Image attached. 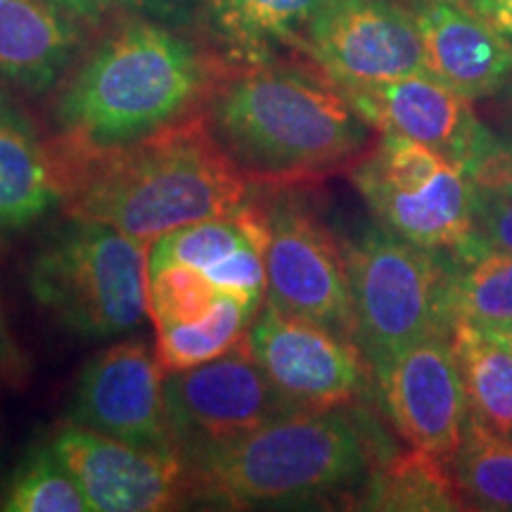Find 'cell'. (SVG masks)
<instances>
[{
  "label": "cell",
  "instance_id": "3",
  "mask_svg": "<svg viewBox=\"0 0 512 512\" xmlns=\"http://www.w3.org/2000/svg\"><path fill=\"white\" fill-rule=\"evenodd\" d=\"M204 81L202 57L185 38L152 22L112 31L57 102V147L107 152L136 145L190 117Z\"/></svg>",
  "mask_w": 512,
  "mask_h": 512
},
{
  "label": "cell",
  "instance_id": "15",
  "mask_svg": "<svg viewBox=\"0 0 512 512\" xmlns=\"http://www.w3.org/2000/svg\"><path fill=\"white\" fill-rule=\"evenodd\" d=\"M337 88L373 131L430 145L463 166L467 174L496 140L477 119L470 100L430 72Z\"/></svg>",
  "mask_w": 512,
  "mask_h": 512
},
{
  "label": "cell",
  "instance_id": "25",
  "mask_svg": "<svg viewBox=\"0 0 512 512\" xmlns=\"http://www.w3.org/2000/svg\"><path fill=\"white\" fill-rule=\"evenodd\" d=\"M456 259V256H453ZM453 323L501 328L512 323V254L486 252L456 259L451 283Z\"/></svg>",
  "mask_w": 512,
  "mask_h": 512
},
{
  "label": "cell",
  "instance_id": "4",
  "mask_svg": "<svg viewBox=\"0 0 512 512\" xmlns=\"http://www.w3.org/2000/svg\"><path fill=\"white\" fill-rule=\"evenodd\" d=\"M192 489L228 508L299 503L354 482L366 472L368 448L337 411L275 418L259 430L185 458Z\"/></svg>",
  "mask_w": 512,
  "mask_h": 512
},
{
  "label": "cell",
  "instance_id": "5",
  "mask_svg": "<svg viewBox=\"0 0 512 512\" xmlns=\"http://www.w3.org/2000/svg\"><path fill=\"white\" fill-rule=\"evenodd\" d=\"M150 247L110 223L69 216L31 256V297L83 339H119L150 318Z\"/></svg>",
  "mask_w": 512,
  "mask_h": 512
},
{
  "label": "cell",
  "instance_id": "26",
  "mask_svg": "<svg viewBox=\"0 0 512 512\" xmlns=\"http://www.w3.org/2000/svg\"><path fill=\"white\" fill-rule=\"evenodd\" d=\"M0 510L8 512H93L72 472L60 463L53 446H34L12 472Z\"/></svg>",
  "mask_w": 512,
  "mask_h": 512
},
{
  "label": "cell",
  "instance_id": "19",
  "mask_svg": "<svg viewBox=\"0 0 512 512\" xmlns=\"http://www.w3.org/2000/svg\"><path fill=\"white\" fill-rule=\"evenodd\" d=\"M451 349L463 377L467 403L479 420L512 432V354L482 328L456 320Z\"/></svg>",
  "mask_w": 512,
  "mask_h": 512
},
{
  "label": "cell",
  "instance_id": "24",
  "mask_svg": "<svg viewBox=\"0 0 512 512\" xmlns=\"http://www.w3.org/2000/svg\"><path fill=\"white\" fill-rule=\"evenodd\" d=\"M259 309L235 297H226L202 320L174 325L157 332L155 351L164 373H178L214 361L247 337Z\"/></svg>",
  "mask_w": 512,
  "mask_h": 512
},
{
  "label": "cell",
  "instance_id": "29",
  "mask_svg": "<svg viewBox=\"0 0 512 512\" xmlns=\"http://www.w3.org/2000/svg\"><path fill=\"white\" fill-rule=\"evenodd\" d=\"M50 3L60 5L62 10H67L69 15L79 17H95L102 12L124 8V5H138V3H152V0H50Z\"/></svg>",
  "mask_w": 512,
  "mask_h": 512
},
{
  "label": "cell",
  "instance_id": "30",
  "mask_svg": "<svg viewBox=\"0 0 512 512\" xmlns=\"http://www.w3.org/2000/svg\"><path fill=\"white\" fill-rule=\"evenodd\" d=\"M470 3L512 41V0H470Z\"/></svg>",
  "mask_w": 512,
  "mask_h": 512
},
{
  "label": "cell",
  "instance_id": "9",
  "mask_svg": "<svg viewBox=\"0 0 512 512\" xmlns=\"http://www.w3.org/2000/svg\"><path fill=\"white\" fill-rule=\"evenodd\" d=\"M164 399L176 448L185 456L297 413L268 382L247 337L214 361L166 373Z\"/></svg>",
  "mask_w": 512,
  "mask_h": 512
},
{
  "label": "cell",
  "instance_id": "2",
  "mask_svg": "<svg viewBox=\"0 0 512 512\" xmlns=\"http://www.w3.org/2000/svg\"><path fill=\"white\" fill-rule=\"evenodd\" d=\"M214 136L249 181L294 183L351 166L368 147L370 126L325 74L254 67L211 100Z\"/></svg>",
  "mask_w": 512,
  "mask_h": 512
},
{
  "label": "cell",
  "instance_id": "14",
  "mask_svg": "<svg viewBox=\"0 0 512 512\" xmlns=\"http://www.w3.org/2000/svg\"><path fill=\"white\" fill-rule=\"evenodd\" d=\"M396 432L415 451L453 465L470 403L451 337H427L373 366Z\"/></svg>",
  "mask_w": 512,
  "mask_h": 512
},
{
  "label": "cell",
  "instance_id": "1",
  "mask_svg": "<svg viewBox=\"0 0 512 512\" xmlns=\"http://www.w3.org/2000/svg\"><path fill=\"white\" fill-rule=\"evenodd\" d=\"M53 155L69 216L110 223L147 247L188 223L235 214L252 195L202 112L119 150L55 145Z\"/></svg>",
  "mask_w": 512,
  "mask_h": 512
},
{
  "label": "cell",
  "instance_id": "21",
  "mask_svg": "<svg viewBox=\"0 0 512 512\" xmlns=\"http://www.w3.org/2000/svg\"><path fill=\"white\" fill-rule=\"evenodd\" d=\"M323 0H211L219 36L235 55L261 60L275 43L306 27Z\"/></svg>",
  "mask_w": 512,
  "mask_h": 512
},
{
  "label": "cell",
  "instance_id": "20",
  "mask_svg": "<svg viewBox=\"0 0 512 512\" xmlns=\"http://www.w3.org/2000/svg\"><path fill=\"white\" fill-rule=\"evenodd\" d=\"M453 477L467 508L512 512V432H498L467 413Z\"/></svg>",
  "mask_w": 512,
  "mask_h": 512
},
{
  "label": "cell",
  "instance_id": "11",
  "mask_svg": "<svg viewBox=\"0 0 512 512\" xmlns=\"http://www.w3.org/2000/svg\"><path fill=\"white\" fill-rule=\"evenodd\" d=\"M304 43L337 86L427 72L413 10L394 0H323L306 22Z\"/></svg>",
  "mask_w": 512,
  "mask_h": 512
},
{
  "label": "cell",
  "instance_id": "18",
  "mask_svg": "<svg viewBox=\"0 0 512 512\" xmlns=\"http://www.w3.org/2000/svg\"><path fill=\"white\" fill-rule=\"evenodd\" d=\"M62 204L53 147H46L34 121L0 91V230H24Z\"/></svg>",
  "mask_w": 512,
  "mask_h": 512
},
{
  "label": "cell",
  "instance_id": "7",
  "mask_svg": "<svg viewBox=\"0 0 512 512\" xmlns=\"http://www.w3.org/2000/svg\"><path fill=\"white\" fill-rule=\"evenodd\" d=\"M380 228L411 245L458 254L472 238L475 188L463 166L418 140L380 133L349 169Z\"/></svg>",
  "mask_w": 512,
  "mask_h": 512
},
{
  "label": "cell",
  "instance_id": "28",
  "mask_svg": "<svg viewBox=\"0 0 512 512\" xmlns=\"http://www.w3.org/2000/svg\"><path fill=\"white\" fill-rule=\"evenodd\" d=\"M24 375H27V363L19 354L8 323H5L3 309H0V392L15 387V384L24 380Z\"/></svg>",
  "mask_w": 512,
  "mask_h": 512
},
{
  "label": "cell",
  "instance_id": "17",
  "mask_svg": "<svg viewBox=\"0 0 512 512\" xmlns=\"http://www.w3.org/2000/svg\"><path fill=\"white\" fill-rule=\"evenodd\" d=\"M79 46V29L50 0H0V79L46 93Z\"/></svg>",
  "mask_w": 512,
  "mask_h": 512
},
{
  "label": "cell",
  "instance_id": "16",
  "mask_svg": "<svg viewBox=\"0 0 512 512\" xmlns=\"http://www.w3.org/2000/svg\"><path fill=\"white\" fill-rule=\"evenodd\" d=\"M427 72L467 100L512 86V41L470 0H413Z\"/></svg>",
  "mask_w": 512,
  "mask_h": 512
},
{
  "label": "cell",
  "instance_id": "32",
  "mask_svg": "<svg viewBox=\"0 0 512 512\" xmlns=\"http://www.w3.org/2000/svg\"><path fill=\"white\" fill-rule=\"evenodd\" d=\"M0 498H3V491H0Z\"/></svg>",
  "mask_w": 512,
  "mask_h": 512
},
{
  "label": "cell",
  "instance_id": "6",
  "mask_svg": "<svg viewBox=\"0 0 512 512\" xmlns=\"http://www.w3.org/2000/svg\"><path fill=\"white\" fill-rule=\"evenodd\" d=\"M356 344L370 366L427 337H451V283L456 259L396 238L384 228L344 247Z\"/></svg>",
  "mask_w": 512,
  "mask_h": 512
},
{
  "label": "cell",
  "instance_id": "27",
  "mask_svg": "<svg viewBox=\"0 0 512 512\" xmlns=\"http://www.w3.org/2000/svg\"><path fill=\"white\" fill-rule=\"evenodd\" d=\"M147 294H150V318L155 330L202 320L216 309L221 299L230 297L197 268L176 261L150 259V254H147Z\"/></svg>",
  "mask_w": 512,
  "mask_h": 512
},
{
  "label": "cell",
  "instance_id": "22",
  "mask_svg": "<svg viewBox=\"0 0 512 512\" xmlns=\"http://www.w3.org/2000/svg\"><path fill=\"white\" fill-rule=\"evenodd\" d=\"M363 508L373 510H463L465 501L453 465L411 448L387 463L368 484Z\"/></svg>",
  "mask_w": 512,
  "mask_h": 512
},
{
  "label": "cell",
  "instance_id": "12",
  "mask_svg": "<svg viewBox=\"0 0 512 512\" xmlns=\"http://www.w3.org/2000/svg\"><path fill=\"white\" fill-rule=\"evenodd\" d=\"M164 375L155 347L143 339H119L81 368L67 422L128 444L176 448L166 418Z\"/></svg>",
  "mask_w": 512,
  "mask_h": 512
},
{
  "label": "cell",
  "instance_id": "8",
  "mask_svg": "<svg viewBox=\"0 0 512 512\" xmlns=\"http://www.w3.org/2000/svg\"><path fill=\"white\" fill-rule=\"evenodd\" d=\"M247 344L292 411H337L366 394L370 361L354 339L309 318L261 304Z\"/></svg>",
  "mask_w": 512,
  "mask_h": 512
},
{
  "label": "cell",
  "instance_id": "23",
  "mask_svg": "<svg viewBox=\"0 0 512 512\" xmlns=\"http://www.w3.org/2000/svg\"><path fill=\"white\" fill-rule=\"evenodd\" d=\"M467 176L475 188L472 238L453 256L512 254V143L496 138Z\"/></svg>",
  "mask_w": 512,
  "mask_h": 512
},
{
  "label": "cell",
  "instance_id": "13",
  "mask_svg": "<svg viewBox=\"0 0 512 512\" xmlns=\"http://www.w3.org/2000/svg\"><path fill=\"white\" fill-rule=\"evenodd\" d=\"M50 446L93 512H162L192 491L188 463L176 448L128 444L69 422Z\"/></svg>",
  "mask_w": 512,
  "mask_h": 512
},
{
  "label": "cell",
  "instance_id": "10",
  "mask_svg": "<svg viewBox=\"0 0 512 512\" xmlns=\"http://www.w3.org/2000/svg\"><path fill=\"white\" fill-rule=\"evenodd\" d=\"M268 223L266 302L309 318L356 342L344 249L304 204L275 195L264 207Z\"/></svg>",
  "mask_w": 512,
  "mask_h": 512
},
{
  "label": "cell",
  "instance_id": "31",
  "mask_svg": "<svg viewBox=\"0 0 512 512\" xmlns=\"http://www.w3.org/2000/svg\"><path fill=\"white\" fill-rule=\"evenodd\" d=\"M486 335H489L491 339H496L501 347H505L512 354V323L510 325H501V328H489L484 330Z\"/></svg>",
  "mask_w": 512,
  "mask_h": 512
}]
</instances>
